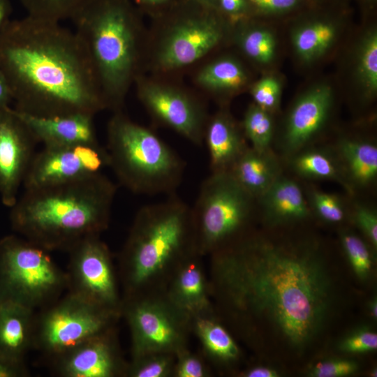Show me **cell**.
<instances>
[{
	"mask_svg": "<svg viewBox=\"0 0 377 377\" xmlns=\"http://www.w3.org/2000/svg\"><path fill=\"white\" fill-rule=\"evenodd\" d=\"M333 103L330 85L313 86L295 102L281 136L282 151L288 157L304 149L324 128Z\"/></svg>",
	"mask_w": 377,
	"mask_h": 377,
	"instance_id": "e0dca14e",
	"label": "cell"
},
{
	"mask_svg": "<svg viewBox=\"0 0 377 377\" xmlns=\"http://www.w3.org/2000/svg\"></svg>",
	"mask_w": 377,
	"mask_h": 377,
	"instance_id": "816d5d0a",
	"label": "cell"
},
{
	"mask_svg": "<svg viewBox=\"0 0 377 377\" xmlns=\"http://www.w3.org/2000/svg\"><path fill=\"white\" fill-rule=\"evenodd\" d=\"M0 66L18 112L94 116L106 109L87 50L61 22L9 19L0 31Z\"/></svg>",
	"mask_w": 377,
	"mask_h": 377,
	"instance_id": "7a4b0ae2",
	"label": "cell"
},
{
	"mask_svg": "<svg viewBox=\"0 0 377 377\" xmlns=\"http://www.w3.org/2000/svg\"><path fill=\"white\" fill-rule=\"evenodd\" d=\"M191 328L201 343L205 354L221 363L233 362L239 349L226 329L211 316V312L191 319Z\"/></svg>",
	"mask_w": 377,
	"mask_h": 377,
	"instance_id": "d4e9b609",
	"label": "cell"
},
{
	"mask_svg": "<svg viewBox=\"0 0 377 377\" xmlns=\"http://www.w3.org/2000/svg\"><path fill=\"white\" fill-rule=\"evenodd\" d=\"M36 143L13 108H0V197L11 207L16 202L34 156Z\"/></svg>",
	"mask_w": 377,
	"mask_h": 377,
	"instance_id": "4fadbf2b",
	"label": "cell"
},
{
	"mask_svg": "<svg viewBox=\"0 0 377 377\" xmlns=\"http://www.w3.org/2000/svg\"><path fill=\"white\" fill-rule=\"evenodd\" d=\"M12 101L9 85L0 66V108L9 106Z\"/></svg>",
	"mask_w": 377,
	"mask_h": 377,
	"instance_id": "ee69618b",
	"label": "cell"
},
{
	"mask_svg": "<svg viewBox=\"0 0 377 377\" xmlns=\"http://www.w3.org/2000/svg\"><path fill=\"white\" fill-rule=\"evenodd\" d=\"M263 219L279 226L301 221L310 215L311 209L300 186L295 180L280 176L258 198Z\"/></svg>",
	"mask_w": 377,
	"mask_h": 377,
	"instance_id": "44dd1931",
	"label": "cell"
},
{
	"mask_svg": "<svg viewBox=\"0 0 377 377\" xmlns=\"http://www.w3.org/2000/svg\"><path fill=\"white\" fill-rule=\"evenodd\" d=\"M107 142L110 168L121 186L136 194L175 193L184 161L151 131L115 112L108 124Z\"/></svg>",
	"mask_w": 377,
	"mask_h": 377,
	"instance_id": "8992f818",
	"label": "cell"
},
{
	"mask_svg": "<svg viewBox=\"0 0 377 377\" xmlns=\"http://www.w3.org/2000/svg\"><path fill=\"white\" fill-rule=\"evenodd\" d=\"M308 204L318 218L329 223H338L346 217V206L335 194L312 189L308 194Z\"/></svg>",
	"mask_w": 377,
	"mask_h": 377,
	"instance_id": "e575fe53",
	"label": "cell"
},
{
	"mask_svg": "<svg viewBox=\"0 0 377 377\" xmlns=\"http://www.w3.org/2000/svg\"><path fill=\"white\" fill-rule=\"evenodd\" d=\"M38 313L33 347L52 360L79 343L112 330L121 315L68 291Z\"/></svg>",
	"mask_w": 377,
	"mask_h": 377,
	"instance_id": "9c48e42d",
	"label": "cell"
},
{
	"mask_svg": "<svg viewBox=\"0 0 377 377\" xmlns=\"http://www.w3.org/2000/svg\"><path fill=\"white\" fill-rule=\"evenodd\" d=\"M214 290L229 309L302 350L323 330L334 286L318 249L244 235L213 253Z\"/></svg>",
	"mask_w": 377,
	"mask_h": 377,
	"instance_id": "6da1fadb",
	"label": "cell"
},
{
	"mask_svg": "<svg viewBox=\"0 0 377 377\" xmlns=\"http://www.w3.org/2000/svg\"><path fill=\"white\" fill-rule=\"evenodd\" d=\"M256 205L230 172H211L191 207L197 252L212 254L245 235Z\"/></svg>",
	"mask_w": 377,
	"mask_h": 377,
	"instance_id": "ba28073f",
	"label": "cell"
},
{
	"mask_svg": "<svg viewBox=\"0 0 377 377\" xmlns=\"http://www.w3.org/2000/svg\"><path fill=\"white\" fill-rule=\"evenodd\" d=\"M371 376H373V377H376L377 376V371H376V369H374L371 372Z\"/></svg>",
	"mask_w": 377,
	"mask_h": 377,
	"instance_id": "681fc988",
	"label": "cell"
},
{
	"mask_svg": "<svg viewBox=\"0 0 377 377\" xmlns=\"http://www.w3.org/2000/svg\"><path fill=\"white\" fill-rule=\"evenodd\" d=\"M143 3L151 4V5H158L163 3H165L167 0H137Z\"/></svg>",
	"mask_w": 377,
	"mask_h": 377,
	"instance_id": "c3c4849f",
	"label": "cell"
},
{
	"mask_svg": "<svg viewBox=\"0 0 377 377\" xmlns=\"http://www.w3.org/2000/svg\"><path fill=\"white\" fill-rule=\"evenodd\" d=\"M110 163L100 144L44 147L34 154L22 185L27 190L67 183L102 173Z\"/></svg>",
	"mask_w": 377,
	"mask_h": 377,
	"instance_id": "7c38bea8",
	"label": "cell"
},
{
	"mask_svg": "<svg viewBox=\"0 0 377 377\" xmlns=\"http://www.w3.org/2000/svg\"><path fill=\"white\" fill-rule=\"evenodd\" d=\"M92 0H20L27 15L47 21L73 20Z\"/></svg>",
	"mask_w": 377,
	"mask_h": 377,
	"instance_id": "f546056e",
	"label": "cell"
},
{
	"mask_svg": "<svg viewBox=\"0 0 377 377\" xmlns=\"http://www.w3.org/2000/svg\"><path fill=\"white\" fill-rule=\"evenodd\" d=\"M175 355L151 353L132 358L126 374L131 377H168L173 375Z\"/></svg>",
	"mask_w": 377,
	"mask_h": 377,
	"instance_id": "d6a6232c",
	"label": "cell"
},
{
	"mask_svg": "<svg viewBox=\"0 0 377 377\" xmlns=\"http://www.w3.org/2000/svg\"><path fill=\"white\" fill-rule=\"evenodd\" d=\"M27 374L24 363L13 362L0 358V377H23Z\"/></svg>",
	"mask_w": 377,
	"mask_h": 377,
	"instance_id": "b9f144b4",
	"label": "cell"
},
{
	"mask_svg": "<svg viewBox=\"0 0 377 377\" xmlns=\"http://www.w3.org/2000/svg\"><path fill=\"white\" fill-rule=\"evenodd\" d=\"M106 105L120 111L135 77L140 29L126 0H92L73 20Z\"/></svg>",
	"mask_w": 377,
	"mask_h": 377,
	"instance_id": "5b68a950",
	"label": "cell"
},
{
	"mask_svg": "<svg viewBox=\"0 0 377 377\" xmlns=\"http://www.w3.org/2000/svg\"><path fill=\"white\" fill-rule=\"evenodd\" d=\"M11 13L10 0H0V31L4 24L9 20Z\"/></svg>",
	"mask_w": 377,
	"mask_h": 377,
	"instance_id": "bcb514c9",
	"label": "cell"
},
{
	"mask_svg": "<svg viewBox=\"0 0 377 377\" xmlns=\"http://www.w3.org/2000/svg\"><path fill=\"white\" fill-rule=\"evenodd\" d=\"M290 166L297 175L311 179L332 180L353 193L337 157L321 149H304L289 157Z\"/></svg>",
	"mask_w": 377,
	"mask_h": 377,
	"instance_id": "4316f807",
	"label": "cell"
},
{
	"mask_svg": "<svg viewBox=\"0 0 377 377\" xmlns=\"http://www.w3.org/2000/svg\"><path fill=\"white\" fill-rule=\"evenodd\" d=\"M256 200L280 176L279 161L271 151L248 147L228 172Z\"/></svg>",
	"mask_w": 377,
	"mask_h": 377,
	"instance_id": "cb8c5ba5",
	"label": "cell"
},
{
	"mask_svg": "<svg viewBox=\"0 0 377 377\" xmlns=\"http://www.w3.org/2000/svg\"><path fill=\"white\" fill-rule=\"evenodd\" d=\"M246 377H277L279 373L274 369L265 366H257L245 372Z\"/></svg>",
	"mask_w": 377,
	"mask_h": 377,
	"instance_id": "f6af8a7d",
	"label": "cell"
},
{
	"mask_svg": "<svg viewBox=\"0 0 377 377\" xmlns=\"http://www.w3.org/2000/svg\"><path fill=\"white\" fill-rule=\"evenodd\" d=\"M36 312L15 303L0 302V358L24 363L33 347Z\"/></svg>",
	"mask_w": 377,
	"mask_h": 377,
	"instance_id": "7402d4cb",
	"label": "cell"
},
{
	"mask_svg": "<svg viewBox=\"0 0 377 377\" xmlns=\"http://www.w3.org/2000/svg\"><path fill=\"white\" fill-rule=\"evenodd\" d=\"M240 45L244 53L258 63L268 64L275 57V36L267 29H248L242 34Z\"/></svg>",
	"mask_w": 377,
	"mask_h": 377,
	"instance_id": "1f68e13d",
	"label": "cell"
},
{
	"mask_svg": "<svg viewBox=\"0 0 377 377\" xmlns=\"http://www.w3.org/2000/svg\"><path fill=\"white\" fill-rule=\"evenodd\" d=\"M369 311L371 317L376 319L377 317V302L376 300L374 299L369 304Z\"/></svg>",
	"mask_w": 377,
	"mask_h": 377,
	"instance_id": "7dc6e473",
	"label": "cell"
},
{
	"mask_svg": "<svg viewBox=\"0 0 377 377\" xmlns=\"http://www.w3.org/2000/svg\"><path fill=\"white\" fill-rule=\"evenodd\" d=\"M357 370L355 362L344 359H332L317 362L309 371L313 377H342L352 375Z\"/></svg>",
	"mask_w": 377,
	"mask_h": 377,
	"instance_id": "f35d334b",
	"label": "cell"
},
{
	"mask_svg": "<svg viewBox=\"0 0 377 377\" xmlns=\"http://www.w3.org/2000/svg\"><path fill=\"white\" fill-rule=\"evenodd\" d=\"M355 73L363 95L373 98L377 92V31L367 30L361 38L356 51Z\"/></svg>",
	"mask_w": 377,
	"mask_h": 377,
	"instance_id": "f1b7e54d",
	"label": "cell"
},
{
	"mask_svg": "<svg viewBox=\"0 0 377 377\" xmlns=\"http://www.w3.org/2000/svg\"><path fill=\"white\" fill-rule=\"evenodd\" d=\"M138 96L142 104L159 122L193 144L202 145L207 124L201 105L186 93L156 83H141Z\"/></svg>",
	"mask_w": 377,
	"mask_h": 377,
	"instance_id": "5bb4252c",
	"label": "cell"
},
{
	"mask_svg": "<svg viewBox=\"0 0 377 377\" xmlns=\"http://www.w3.org/2000/svg\"><path fill=\"white\" fill-rule=\"evenodd\" d=\"M121 313L131 332L132 358L151 353L176 355L186 348L191 319L165 293L153 291L126 297Z\"/></svg>",
	"mask_w": 377,
	"mask_h": 377,
	"instance_id": "30bf717a",
	"label": "cell"
},
{
	"mask_svg": "<svg viewBox=\"0 0 377 377\" xmlns=\"http://www.w3.org/2000/svg\"><path fill=\"white\" fill-rule=\"evenodd\" d=\"M63 377H115L126 374L113 329L94 336L53 360Z\"/></svg>",
	"mask_w": 377,
	"mask_h": 377,
	"instance_id": "2e32d148",
	"label": "cell"
},
{
	"mask_svg": "<svg viewBox=\"0 0 377 377\" xmlns=\"http://www.w3.org/2000/svg\"><path fill=\"white\" fill-rule=\"evenodd\" d=\"M244 135L226 112L220 111L207 121L203 141L207 147L212 173L229 172L248 147Z\"/></svg>",
	"mask_w": 377,
	"mask_h": 377,
	"instance_id": "ffe728a7",
	"label": "cell"
},
{
	"mask_svg": "<svg viewBox=\"0 0 377 377\" xmlns=\"http://www.w3.org/2000/svg\"><path fill=\"white\" fill-rule=\"evenodd\" d=\"M116 193L114 183L103 173L27 189L10 207V225L49 251H68L108 228Z\"/></svg>",
	"mask_w": 377,
	"mask_h": 377,
	"instance_id": "3957f363",
	"label": "cell"
},
{
	"mask_svg": "<svg viewBox=\"0 0 377 377\" xmlns=\"http://www.w3.org/2000/svg\"><path fill=\"white\" fill-rule=\"evenodd\" d=\"M196 251L184 256L173 269L165 284L170 302L192 319L211 312L209 289Z\"/></svg>",
	"mask_w": 377,
	"mask_h": 377,
	"instance_id": "ac0fdd59",
	"label": "cell"
},
{
	"mask_svg": "<svg viewBox=\"0 0 377 377\" xmlns=\"http://www.w3.org/2000/svg\"><path fill=\"white\" fill-rule=\"evenodd\" d=\"M49 251L17 235L0 239V302L34 311L50 305L67 289L66 272Z\"/></svg>",
	"mask_w": 377,
	"mask_h": 377,
	"instance_id": "52a82bcc",
	"label": "cell"
},
{
	"mask_svg": "<svg viewBox=\"0 0 377 377\" xmlns=\"http://www.w3.org/2000/svg\"><path fill=\"white\" fill-rule=\"evenodd\" d=\"M339 348L351 354L374 351L377 348V334L369 329L359 330L343 339Z\"/></svg>",
	"mask_w": 377,
	"mask_h": 377,
	"instance_id": "74e56055",
	"label": "cell"
},
{
	"mask_svg": "<svg viewBox=\"0 0 377 377\" xmlns=\"http://www.w3.org/2000/svg\"><path fill=\"white\" fill-rule=\"evenodd\" d=\"M337 157L353 191L372 185L377 178V146L369 140L345 138L337 146Z\"/></svg>",
	"mask_w": 377,
	"mask_h": 377,
	"instance_id": "603a6c76",
	"label": "cell"
},
{
	"mask_svg": "<svg viewBox=\"0 0 377 377\" xmlns=\"http://www.w3.org/2000/svg\"><path fill=\"white\" fill-rule=\"evenodd\" d=\"M247 74L239 62L222 58L205 66L197 76V82L213 91H235L247 82Z\"/></svg>",
	"mask_w": 377,
	"mask_h": 377,
	"instance_id": "83f0119b",
	"label": "cell"
},
{
	"mask_svg": "<svg viewBox=\"0 0 377 377\" xmlns=\"http://www.w3.org/2000/svg\"><path fill=\"white\" fill-rule=\"evenodd\" d=\"M208 371L202 360L186 348L175 355L173 375L176 377H205Z\"/></svg>",
	"mask_w": 377,
	"mask_h": 377,
	"instance_id": "8d00e7d4",
	"label": "cell"
},
{
	"mask_svg": "<svg viewBox=\"0 0 377 377\" xmlns=\"http://www.w3.org/2000/svg\"><path fill=\"white\" fill-rule=\"evenodd\" d=\"M341 241L355 274L360 279L368 278L373 265L372 254L368 244L351 232H343Z\"/></svg>",
	"mask_w": 377,
	"mask_h": 377,
	"instance_id": "836d02e7",
	"label": "cell"
},
{
	"mask_svg": "<svg viewBox=\"0 0 377 377\" xmlns=\"http://www.w3.org/2000/svg\"><path fill=\"white\" fill-rule=\"evenodd\" d=\"M260 10L267 13H282L295 7L299 0H249Z\"/></svg>",
	"mask_w": 377,
	"mask_h": 377,
	"instance_id": "60d3db41",
	"label": "cell"
},
{
	"mask_svg": "<svg viewBox=\"0 0 377 377\" xmlns=\"http://www.w3.org/2000/svg\"><path fill=\"white\" fill-rule=\"evenodd\" d=\"M222 9L231 15H238L246 8V0H219Z\"/></svg>",
	"mask_w": 377,
	"mask_h": 377,
	"instance_id": "7bdbcfd3",
	"label": "cell"
},
{
	"mask_svg": "<svg viewBox=\"0 0 377 377\" xmlns=\"http://www.w3.org/2000/svg\"><path fill=\"white\" fill-rule=\"evenodd\" d=\"M223 34L222 27L212 17L180 22L165 34L157 52V61L165 70L188 66L214 48Z\"/></svg>",
	"mask_w": 377,
	"mask_h": 377,
	"instance_id": "9a60e30c",
	"label": "cell"
},
{
	"mask_svg": "<svg viewBox=\"0 0 377 377\" xmlns=\"http://www.w3.org/2000/svg\"><path fill=\"white\" fill-rule=\"evenodd\" d=\"M338 25L330 20H315L297 27L292 34L297 55L305 62L313 61L324 55L338 36Z\"/></svg>",
	"mask_w": 377,
	"mask_h": 377,
	"instance_id": "484cf974",
	"label": "cell"
},
{
	"mask_svg": "<svg viewBox=\"0 0 377 377\" xmlns=\"http://www.w3.org/2000/svg\"><path fill=\"white\" fill-rule=\"evenodd\" d=\"M15 112L36 142L43 143L44 147L99 144L92 115L74 114L46 117Z\"/></svg>",
	"mask_w": 377,
	"mask_h": 377,
	"instance_id": "d6986e66",
	"label": "cell"
},
{
	"mask_svg": "<svg viewBox=\"0 0 377 377\" xmlns=\"http://www.w3.org/2000/svg\"><path fill=\"white\" fill-rule=\"evenodd\" d=\"M68 291L121 314L122 302L108 246L100 235L89 237L68 251Z\"/></svg>",
	"mask_w": 377,
	"mask_h": 377,
	"instance_id": "8fae6325",
	"label": "cell"
},
{
	"mask_svg": "<svg viewBox=\"0 0 377 377\" xmlns=\"http://www.w3.org/2000/svg\"><path fill=\"white\" fill-rule=\"evenodd\" d=\"M194 251L192 209L175 193L142 207L120 255L125 297L166 284L177 264Z\"/></svg>",
	"mask_w": 377,
	"mask_h": 377,
	"instance_id": "277c9868",
	"label": "cell"
},
{
	"mask_svg": "<svg viewBox=\"0 0 377 377\" xmlns=\"http://www.w3.org/2000/svg\"><path fill=\"white\" fill-rule=\"evenodd\" d=\"M353 218L362 231L371 246L377 248V214L376 210L368 205L357 203L353 212Z\"/></svg>",
	"mask_w": 377,
	"mask_h": 377,
	"instance_id": "ab89813d",
	"label": "cell"
},
{
	"mask_svg": "<svg viewBox=\"0 0 377 377\" xmlns=\"http://www.w3.org/2000/svg\"><path fill=\"white\" fill-rule=\"evenodd\" d=\"M281 92L280 82L272 76L265 77L258 81L251 91L255 104L269 112L278 107Z\"/></svg>",
	"mask_w": 377,
	"mask_h": 377,
	"instance_id": "d590c367",
	"label": "cell"
},
{
	"mask_svg": "<svg viewBox=\"0 0 377 377\" xmlns=\"http://www.w3.org/2000/svg\"><path fill=\"white\" fill-rule=\"evenodd\" d=\"M369 2H375L376 0H367Z\"/></svg>",
	"mask_w": 377,
	"mask_h": 377,
	"instance_id": "f907efd6",
	"label": "cell"
},
{
	"mask_svg": "<svg viewBox=\"0 0 377 377\" xmlns=\"http://www.w3.org/2000/svg\"><path fill=\"white\" fill-rule=\"evenodd\" d=\"M244 136L250 141L251 148L257 151L270 149L274 136V124L270 112L255 103L246 111L243 124Z\"/></svg>",
	"mask_w": 377,
	"mask_h": 377,
	"instance_id": "4dcf8cb0",
	"label": "cell"
}]
</instances>
